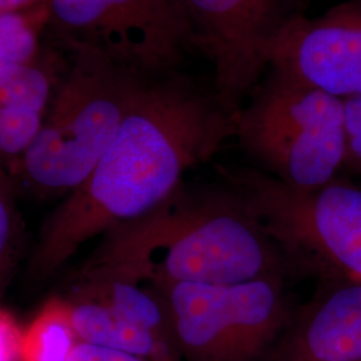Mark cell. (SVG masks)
Wrapping results in <instances>:
<instances>
[{
	"mask_svg": "<svg viewBox=\"0 0 361 361\" xmlns=\"http://www.w3.org/2000/svg\"><path fill=\"white\" fill-rule=\"evenodd\" d=\"M13 183L10 174L0 166V290L13 267L20 232Z\"/></svg>",
	"mask_w": 361,
	"mask_h": 361,
	"instance_id": "2e32d148",
	"label": "cell"
},
{
	"mask_svg": "<svg viewBox=\"0 0 361 361\" xmlns=\"http://www.w3.org/2000/svg\"><path fill=\"white\" fill-rule=\"evenodd\" d=\"M43 0H0V16L38 4Z\"/></svg>",
	"mask_w": 361,
	"mask_h": 361,
	"instance_id": "ffe728a7",
	"label": "cell"
},
{
	"mask_svg": "<svg viewBox=\"0 0 361 361\" xmlns=\"http://www.w3.org/2000/svg\"><path fill=\"white\" fill-rule=\"evenodd\" d=\"M178 192V190H177ZM104 233L85 268L171 284H240L280 276L276 245L234 194L182 197Z\"/></svg>",
	"mask_w": 361,
	"mask_h": 361,
	"instance_id": "7a4b0ae2",
	"label": "cell"
},
{
	"mask_svg": "<svg viewBox=\"0 0 361 361\" xmlns=\"http://www.w3.org/2000/svg\"><path fill=\"white\" fill-rule=\"evenodd\" d=\"M189 27L193 50L212 66V87L238 114L267 74L285 27L304 13L305 0H176Z\"/></svg>",
	"mask_w": 361,
	"mask_h": 361,
	"instance_id": "ba28073f",
	"label": "cell"
},
{
	"mask_svg": "<svg viewBox=\"0 0 361 361\" xmlns=\"http://www.w3.org/2000/svg\"><path fill=\"white\" fill-rule=\"evenodd\" d=\"M235 116L212 85L182 71L147 80L89 178L44 224L28 265L31 279L46 280L95 235L168 201L189 169L234 135Z\"/></svg>",
	"mask_w": 361,
	"mask_h": 361,
	"instance_id": "6da1fadb",
	"label": "cell"
},
{
	"mask_svg": "<svg viewBox=\"0 0 361 361\" xmlns=\"http://www.w3.org/2000/svg\"><path fill=\"white\" fill-rule=\"evenodd\" d=\"M234 135L262 171L293 189H319L345 164L344 101L268 70Z\"/></svg>",
	"mask_w": 361,
	"mask_h": 361,
	"instance_id": "277c9868",
	"label": "cell"
},
{
	"mask_svg": "<svg viewBox=\"0 0 361 361\" xmlns=\"http://www.w3.org/2000/svg\"><path fill=\"white\" fill-rule=\"evenodd\" d=\"M268 70L341 101L361 97V0L320 18L297 16L277 39Z\"/></svg>",
	"mask_w": 361,
	"mask_h": 361,
	"instance_id": "9c48e42d",
	"label": "cell"
},
{
	"mask_svg": "<svg viewBox=\"0 0 361 361\" xmlns=\"http://www.w3.org/2000/svg\"><path fill=\"white\" fill-rule=\"evenodd\" d=\"M67 304L78 341L122 350L149 361H182L178 349L123 320L94 298L75 293Z\"/></svg>",
	"mask_w": 361,
	"mask_h": 361,
	"instance_id": "4fadbf2b",
	"label": "cell"
},
{
	"mask_svg": "<svg viewBox=\"0 0 361 361\" xmlns=\"http://www.w3.org/2000/svg\"><path fill=\"white\" fill-rule=\"evenodd\" d=\"M47 35L66 52L104 55L155 79L182 71L192 37L176 0H49Z\"/></svg>",
	"mask_w": 361,
	"mask_h": 361,
	"instance_id": "52a82bcc",
	"label": "cell"
},
{
	"mask_svg": "<svg viewBox=\"0 0 361 361\" xmlns=\"http://www.w3.org/2000/svg\"><path fill=\"white\" fill-rule=\"evenodd\" d=\"M265 361H361V281L320 292L290 317Z\"/></svg>",
	"mask_w": 361,
	"mask_h": 361,
	"instance_id": "30bf717a",
	"label": "cell"
},
{
	"mask_svg": "<svg viewBox=\"0 0 361 361\" xmlns=\"http://www.w3.org/2000/svg\"><path fill=\"white\" fill-rule=\"evenodd\" d=\"M68 66V54L44 44L35 58L0 74V165L13 171L37 140Z\"/></svg>",
	"mask_w": 361,
	"mask_h": 361,
	"instance_id": "8fae6325",
	"label": "cell"
},
{
	"mask_svg": "<svg viewBox=\"0 0 361 361\" xmlns=\"http://www.w3.org/2000/svg\"><path fill=\"white\" fill-rule=\"evenodd\" d=\"M161 289L182 361H265L292 317L280 276Z\"/></svg>",
	"mask_w": 361,
	"mask_h": 361,
	"instance_id": "8992f818",
	"label": "cell"
},
{
	"mask_svg": "<svg viewBox=\"0 0 361 361\" xmlns=\"http://www.w3.org/2000/svg\"><path fill=\"white\" fill-rule=\"evenodd\" d=\"M49 23V0L0 16V74L38 55L44 47Z\"/></svg>",
	"mask_w": 361,
	"mask_h": 361,
	"instance_id": "5bb4252c",
	"label": "cell"
},
{
	"mask_svg": "<svg viewBox=\"0 0 361 361\" xmlns=\"http://www.w3.org/2000/svg\"><path fill=\"white\" fill-rule=\"evenodd\" d=\"M347 154L344 166L361 173V97L344 101Z\"/></svg>",
	"mask_w": 361,
	"mask_h": 361,
	"instance_id": "e0dca14e",
	"label": "cell"
},
{
	"mask_svg": "<svg viewBox=\"0 0 361 361\" xmlns=\"http://www.w3.org/2000/svg\"><path fill=\"white\" fill-rule=\"evenodd\" d=\"M49 114L13 174L40 197L67 195L89 178L137 94L150 80L97 52H67Z\"/></svg>",
	"mask_w": 361,
	"mask_h": 361,
	"instance_id": "3957f363",
	"label": "cell"
},
{
	"mask_svg": "<svg viewBox=\"0 0 361 361\" xmlns=\"http://www.w3.org/2000/svg\"><path fill=\"white\" fill-rule=\"evenodd\" d=\"M233 192L276 246L300 264L361 281V188L293 189L268 173H228Z\"/></svg>",
	"mask_w": 361,
	"mask_h": 361,
	"instance_id": "5b68a950",
	"label": "cell"
},
{
	"mask_svg": "<svg viewBox=\"0 0 361 361\" xmlns=\"http://www.w3.org/2000/svg\"><path fill=\"white\" fill-rule=\"evenodd\" d=\"M23 336L13 316L0 308V361H25Z\"/></svg>",
	"mask_w": 361,
	"mask_h": 361,
	"instance_id": "ac0fdd59",
	"label": "cell"
},
{
	"mask_svg": "<svg viewBox=\"0 0 361 361\" xmlns=\"http://www.w3.org/2000/svg\"><path fill=\"white\" fill-rule=\"evenodd\" d=\"M75 293L102 302L123 320L177 348L166 298L153 281L122 271L83 268Z\"/></svg>",
	"mask_w": 361,
	"mask_h": 361,
	"instance_id": "7c38bea8",
	"label": "cell"
},
{
	"mask_svg": "<svg viewBox=\"0 0 361 361\" xmlns=\"http://www.w3.org/2000/svg\"><path fill=\"white\" fill-rule=\"evenodd\" d=\"M0 166H1V165H0ZM1 168H3V166H1Z\"/></svg>",
	"mask_w": 361,
	"mask_h": 361,
	"instance_id": "44dd1931",
	"label": "cell"
},
{
	"mask_svg": "<svg viewBox=\"0 0 361 361\" xmlns=\"http://www.w3.org/2000/svg\"><path fill=\"white\" fill-rule=\"evenodd\" d=\"M77 343L67 301L52 300L25 331L23 360L70 361Z\"/></svg>",
	"mask_w": 361,
	"mask_h": 361,
	"instance_id": "9a60e30c",
	"label": "cell"
},
{
	"mask_svg": "<svg viewBox=\"0 0 361 361\" xmlns=\"http://www.w3.org/2000/svg\"><path fill=\"white\" fill-rule=\"evenodd\" d=\"M70 361H149L140 356L116 349L106 348L89 343L78 341Z\"/></svg>",
	"mask_w": 361,
	"mask_h": 361,
	"instance_id": "d6986e66",
	"label": "cell"
}]
</instances>
